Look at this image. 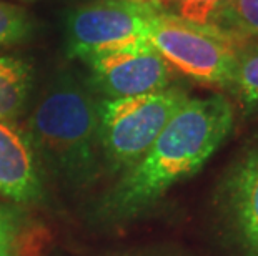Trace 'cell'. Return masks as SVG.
Wrapping results in <instances>:
<instances>
[{
	"mask_svg": "<svg viewBox=\"0 0 258 256\" xmlns=\"http://www.w3.org/2000/svg\"><path fill=\"white\" fill-rule=\"evenodd\" d=\"M233 108L223 95L188 99L168 120L148 151L120 173L100 201L105 220L144 213L175 185L195 175L228 137Z\"/></svg>",
	"mask_w": 258,
	"mask_h": 256,
	"instance_id": "obj_1",
	"label": "cell"
},
{
	"mask_svg": "<svg viewBox=\"0 0 258 256\" xmlns=\"http://www.w3.org/2000/svg\"><path fill=\"white\" fill-rule=\"evenodd\" d=\"M35 155L63 185L80 190L100 175L98 103L72 73L48 83L27 127Z\"/></svg>",
	"mask_w": 258,
	"mask_h": 256,
	"instance_id": "obj_2",
	"label": "cell"
},
{
	"mask_svg": "<svg viewBox=\"0 0 258 256\" xmlns=\"http://www.w3.org/2000/svg\"><path fill=\"white\" fill-rule=\"evenodd\" d=\"M190 97L170 85L155 94L98 102V143L107 166L123 173L144 156Z\"/></svg>",
	"mask_w": 258,
	"mask_h": 256,
	"instance_id": "obj_3",
	"label": "cell"
},
{
	"mask_svg": "<svg viewBox=\"0 0 258 256\" xmlns=\"http://www.w3.org/2000/svg\"><path fill=\"white\" fill-rule=\"evenodd\" d=\"M147 40L170 67L185 77L222 89L232 85L241 45L215 27L157 14L148 27Z\"/></svg>",
	"mask_w": 258,
	"mask_h": 256,
	"instance_id": "obj_4",
	"label": "cell"
},
{
	"mask_svg": "<svg viewBox=\"0 0 258 256\" xmlns=\"http://www.w3.org/2000/svg\"><path fill=\"white\" fill-rule=\"evenodd\" d=\"M158 12L139 0H95L74 9L65 22L70 57L87 58L128 43L147 40Z\"/></svg>",
	"mask_w": 258,
	"mask_h": 256,
	"instance_id": "obj_5",
	"label": "cell"
},
{
	"mask_svg": "<svg viewBox=\"0 0 258 256\" xmlns=\"http://www.w3.org/2000/svg\"><path fill=\"white\" fill-rule=\"evenodd\" d=\"M92 83L108 100L155 94L172 85L173 68L148 40L100 52L85 60Z\"/></svg>",
	"mask_w": 258,
	"mask_h": 256,
	"instance_id": "obj_6",
	"label": "cell"
},
{
	"mask_svg": "<svg viewBox=\"0 0 258 256\" xmlns=\"http://www.w3.org/2000/svg\"><path fill=\"white\" fill-rule=\"evenodd\" d=\"M218 208L240 256H258V141L241 155L218 188Z\"/></svg>",
	"mask_w": 258,
	"mask_h": 256,
	"instance_id": "obj_7",
	"label": "cell"
},
{
	"mask_svg": "<svg viewBox=\"0 0 258 256\" xmlns=\"http://www.w3.org/2000/svg\"><path fill=\"white\" fill-rule=\"evenodd\" d=\"M37 155L27 133L12 122H0V195L20 205L42 198Z\"/></svg>",
	"mask_w": 258,
	"mask_h": 256,
	"instance_id": "obj_8",
	"label": "cell"
},
{
	"mask_svg": "<svg viewBox=\"0 0 258 256\" xmlns=\"http://www.w3.org/2000/svg\"><path fill=\"white\" fill-rule=\"evenodd\" d=\"M30 90L29 65L15 57H0V122H12L24 112Z\"/></svg>",
	"mask_w": 258,
	"mask_h": 256,
	"instance_id": "obj_9",
	"label": "cell"
},
{
	"mask_svg": "<svg viewBox=\"0 0 258 256\" xmlns=\"http://www.w3.org/2000/svg\"><path fill=\"white\" fill-rule=\"evenodd\" d=\"M212 27L240 45L258 42V0H228L213 19Z\"/></svg>",
	"mask_w": 258,
	"mask_h": 256,
	"instance_id": "obj_10",
	"label": "cell"
},
{
	"mask_svg": "<svg viewBox=\"0 0 258 256\" xmlns=\"http://www.w3.org/2000/svg\"><path fill=\"white\" fill-rule=\"evenodd\" d=\"M230 90L248 113H258V42L238 48Z\"/></svg>",
	"mask_w": 258,
	"mask_h": 256,
	"instance_id": "obj_11",
	"label": "cell"
},
{
	"mask_svg": "<svg viewBox=\"0 0 258 256\" xmlns=\"http://www.w3.org/2000/svg\"><path fill=\"white\" fill-rule=\"evenodd\" d=\"M150 5L158 14L175 15L191 24L212 25L213 19L228 0H139Z\"/></svg>",
	"mask_w": 258,
	"mask_h": 256,
	"instance_id": "obj_12",
	"label": "cell"
},
{
	"mask_svg": "<svg viewBox=\"0 0 258 256\" xmlns=\"http://www.w3.org/2000/svg\"><path fill=\"white\" fill-rule=\"evenodd\" d=\"M34 24L25 9L0 0V45H14L29 39Z\"/></svg>",
	"mask_w": 258,
	"mask_h": 256,
	"instance_id": "obj_13",
	"label": "cell"
},
{
	"mask_svg": "<svg viewBox=\"0 0 258 256\" xmlns=\"http://www.w3.org/2000/svg\"><path fill=\"white\" fill-rule=\"evenodd\" d=\"M19 231L12 215L0 208V256H12L17 244Z\"/></svg>",
	"mask_w": 258,
	"mask_h": 256,
	"instance_id": "obj_14",
	"label": "cell"
},
{
	"mask_svg": "<svg viewBox=\"0 0 258 256\" xmlns=\"http://www.w3.org/2000/svg\"><path fill=\"white\" fill-rule=\"evenodd\" d=\"M140 256H173V254H140Z\"/></svg>",
	"mask_w": 258,
	"mask_h": 256,
	"instance_id": "obj_15",
	"label": "cell"
}]
</instances>
